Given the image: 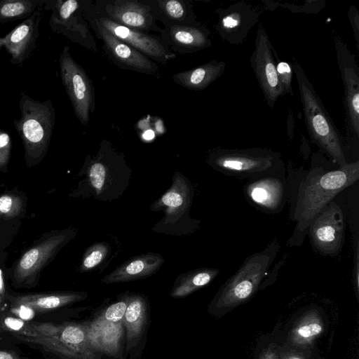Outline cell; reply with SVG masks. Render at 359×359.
<instances>
[{"label": "cell", "mask_w": 359, "mask_h": 359, "mask_svg": "<svg viewBox=\"0 0 359 359\" xmlns=\"http://www.w3.org/2000/svg\"><path fill=\"white\" fill-rule=\"evenodd\" d=\"M111 252V248L108 242L94 243L86 249L78 271L85 273L97 269L107 259Z\"/></svg>", "instance_id": "obj_29"}, {"label": "cell", "mask_w": 359, "mask_h": 359, "mask_svg": "<svg viewBox=\"0 0 359 359\" xmlns=\"http://www.w3.org/2000/svg\"><path fill=\"white\" fill-rule=\"evenodd\" d=\"M194 196V189L188 178L175 172L170 188L150 206L152 211L164 212L152 229L174 236L191 234L198 230L201 221L191 218L189 214Z\"/></svg>", "instance_id": "obj_6"}, {"label": "cell", "mask_w": 359, "mask_h": 359, "mask_svg": "<svg viewBox=\"0 0 359 359\" xmlns=\"http://www.w3.org/2000/svg\"><path fill=\"white\" fill-rule=\"evenodd\" d=\"M334 42L344 86V145L353 147L359 142V67L355 55L339 36H334Z\"/></svg>", "instance_id": "obj_9"}, {"label": "cell", "mask_w": 359, "mask_h": 359, "mask_svg": "<svg viewBox=\"0 0 359 359\" xmlns=\"http://www.w3.org/2000/svg\"><path fill=\"white\" fill-rule=\"evenodd\" d=\"M62 83L80 122L88 125L95 109V90L88 76L65 46L59 59Z\"/></svg>", "instance_id": "obj_10"}, {"label": "cell", "mask_w": 359, "mask_h": 359, "mask_svg": "<svg viewBox=\"0 0 359 359\" xmlns=\"http://www.w3.org/2000/svg\"><path fill=\"white\" fill-rule=\"evenodd\" d=\"M207 163L223 175L249 180L286 170L280 153L259 147L215 149L208 153Z\"/></svg>", "instance_id": "obj_5"}, {"label": "cell", "mask_w": 359, "mask_h": 359, "mask_svg": "<svg viewBox=\"0 0 359 359\" xmlns=\"http://www.w3.org/2000/svg\"><path fill=\"white\" fill-rule=\"evenodd\" d=\"M21 116L13 125L25 149L27 168L39 164L46 156L55 122V110L50 100H36L21 93Z\"/></svg>", "instance_id": "obj_4"}, {"label": "cell", "mask_w": 359, "mask_h": 359, "mask_svg": "<svg viewBox=\"0 0 359 359\" xmlns=\"http://www.w3.org/2000/svg\"><path fill=\"white\" fill-rule=\"evenodd\" d=\"M90 345L97 353L122 359L125 327L123 321L110 323L95 318L84 323Z\"/></svg>", "instance_id": "obj_20"}, {"label": "cell", "mask_w": 359, "mask_h": 359, "mask_svg": "<svg viewBox=\"0 0 359 359\" xmlns=\"http://www.w3.org/2000/svg\"><path fill=\"white\" fill-rule=\"evenodd\" d=\"M219 273L218 269L207 267L182 273L175 279L170 296L185 297L209 284Z\"/></svg>", "instance_id": "obj_26"}, {"label": "cell", "mask_w": 359, "mask_h": 359, "mask_svg": "<svg viewBox=\"0 0 359 359\" xmlns=\"http://www.w3.org/2000/svg\"><path fill=\"white\" fill-rule=\"evenodd\" d=\"M12 150V140L6 131L0 129V171L7 172Z\"/></svg>", "instance_id": "obj_35"}, {"label": "cell", "mask_w": 359, "mask_h": 359, "mask_svg": "<svg viewBox=\"0 0 359 359\" xmlns=\"http://www.w3.org/2000/svg\"><path fill=\"white\" fill-rule=\"evenodd\" d=\"M11 311L17 316V318L26 321L32 320L36 313L31 308L22 305H11Z\"/></svg>", "instance_id": "obj_38"}, {"label": "cell", "mask_w": 359, "mask_h": 359, "mask_svg": "<svg viewBox=\"0 0 359 359\" xmlns=\"http://www.w3.org/2000/svg\"><path fill=\"white\" fill-rule=\"evenodd\" d=\"M280 250L277 238L264 249L245 259L237 271L223 285L213 303L216 307H227L241 303L252 296Z\"/></svg>", "instance_id": "obj_7"}, {"label": "cell", "mask_w": 359, "mask_h": 359, "mask_svg": "<svg viewBox=\"0 0 359 359\" xmlns=\"http://www.w3.org/2000/svg\"><path fill=\"white\" fill-rule=\"evenodd\" d=\"M25 208L24 199L15 194L0 195V218L11 219L22 214Z\"/></svg>", "instance_id": "obj_31"}, {"label": "cell", "mask_w": 359, "mask_h": 359, "mask_svg": "<svg viewBox=\"0 0 359 359\" xmlns=\"http://www.w3.org/2000/svg\"><path fill=\"white\" fill-rule=\"evenodd\" d=\"M165 259L158 253L147 252L136 255L123 262L102 278L105 284L126 283L149 278L164 264Z\"/></svg>", "instance_id": "obj_22"}, {"label": "cell", "mask_w": 359, "mask_h": 359, "mask_svg": "<svg viewBox=\"0 0 359 359\" xmlns=\"http://www.w3.org/2000/svg\"><path fill=\"white\" fill-rule=\"evenodd\" d=\"M5 40L4 37H0V50L4 47Z\"/></svg>", "instance_id": "obj_43"}, {"label": "cell", "mask_w": 359, "mask_h": 359, "mask_svg": "<svg viewBox=\"0 0 359 359\" xmlns=\"http://www.w3.org/2000/svg\"><path fill=\"white\" fill-rule=\"evenodd\" d=\"M274 55L276 58V71L278 79L283 90V95L290 94L293 95L292 81L293 71L291 66L285 61H280L276 52Z\"/></svg>", "instance_id": "obj_34"}, {"label": "cell", "mask_w": 359, "mask_h": 359, "mask_svg": "<svg viewBox=\"0 0 359 359\" xmlns=\"http://www.w3.org/2000/svg\"><path fill=\"white\" fill-rule=\"evenodd\" d=\"M67 359H96L90 345L84 324L65 323L49 337L25 339Z\"/></svg>", "instance_id": "obj_14"}, {"label": "cell", "mask_w": 359, "mask_h": 359, "mask_svg": "<svg viewBox=\"0 0 359 359\" xmlns=\"http://www.w3.org/2000/svg\"><path fill=\"white\" fill-rule=\"evenodd\" d=\"M287 135L290 137H292L294 134V117L292 116V113H289L287 121Z\"/></svg>", "instance_id": "obj_39"}, {"label": "cell", "mask_w": 359, "mask_h": 359, "mask_svg": "<svg viewBox=\"0 0 359 359\" xmlns=\"http://www.w3.org/2000/svg\"><path fill=\"white\" fill-rule=\"evenodd\" d=\"M130 296V293L128 292L122 293L118 296L116 301L102 309L95 318L110 323L123 321L129 303Z\"/></svg>", "instance_id": "obj_30"}, {"label": "cell", "mask_w": 359, "mask_h": 359, "mask_svg": "<svg viewBox=\"0 0 359 359\" xmlns=\"http://www.w3.org/2000/svg\"><path fill=\"white\" fill-rule=\"evenodd\" d=\"M243 190L246 200L257 210L268 214L278 213L289 198L286 170L250 180Z\"/></svg>", "instance_id": "obj_13"}, {"label": "cell", "mask_w": 359, "mask_h": 359, "mask_svg": "<svg viewBox=\"0 0 359 359\" xmlns=\"http://www.w3.org/2000/svg\"><path fill=\"white\" fill-rule=\"evenodd\" d=\"M225 69V62L214 60L191 69L177 73L172 79L184 88L203 90L219 79Z\"/></svg>", "instance_id": "obj_25"}, {"label": "cell", "mask_w": 359, "mask_h": 359, "mask_svg": "<svg viewBox=\"0 0 359 359\" xmlns=\"http://www.w3.org/2000/svg\"><path fill=\"white\" fill-rule=\"evenodd\" d=\"M157 3L165 15L172 20L182 21L187 16L186 6L180 1H158Z\"/></svg>", "instance_id": "obj_33"}, {"label": "cell", "mask_w": 359, "mask_h": 359, "mask_svg": "<svg viewBox=\"0 0 359 359\" xmlns=\"http://www.w3.org/2000/svg\"><path fill=\"white\" fill-rule=\"evenodd\" d=\"M287 359H302V358L299 357L295 356V355H292V356L287 358Z\"/></svg>", "instance_id": "obj_44"}, {"label": "cell", "mask_w": 359, "mask_h": 359, "mask_svg": "<svg viewBox=\"0 0 359 359\" xmlns=\"http://www.w3.org/2000/svg\"><path fill=\"white\" fill-rule=\"evenodd\" d=\"M255 45L250 63L265 101L272 109L278 98L283 95V90L276 71V61L274 55L276 51L262 24L259 25L257 30Z\"/></svg>", "instance_id": "obj_11"}, {"label": "cell", "mask_w": 359, "mask_h": 359, "mask_svg": "<svg viewBox=\"0 0 359 359\" xmlns=\"http://www.w3.org/2000/svg\"><path fill=\"white\" fill-rule=\"evenodd\" d=\"M168 32L172 43L187 50H199L212 44L209 31L201 27L175 25Z\"/></svg>", "instance_id": "obj_27"}, {"label": "cell", "mask_w": 359, "mask_h": 359, "mask_svg": "<svg viewBox=\"0 0 359 359\" xmlns=\"http://www.w3.org/2000/svg\"><path fill=\"white\" fill-rule=\"evenodd\" d=\"M80 6L76 0H45L43 5V9L52 11L49 25L53 31L87 47L90 32L80 14Z\"/></svg>", "instance_id": "obj_16"}, {"label": "cell", "mask_w": 359, "mask_h": 359, "mask_svg": "<svg viewBox=\"0 0 359 359\" xmlns=\"http://www.w3.org/2000/svg\"><path fill=\"white\" fill-rule=\"evenodd\" d=\"M6 289L4 282V278L2 276V272L0 270V307H1V304L6 298Z\"/></svg>", "instance_id": "obj_41"}, {"label": "cell", "mask_w": 359, "mask_h": 359, "mask_svg": "<svg viewBox=\"0 0 359 359\" xmlns=\"http://www.w3.org/2000/svg\"><path fill=\"white\" fill-rule=\"evenodd\" d=\"M308 231L313 248L324 256H334L342 247L345 234L344 212L334 200L310 224Z\"/></svg>", "instance_id": "obj_12"}, {"label": "cell", "mask_w": 359, "mask_h": 359, "mask_svg": "<svg viewBox=\"0 0 359 359\" xmlns=\"http://www.w3.org/2000/svg\"><path fill=\"white\" fill-rule=\"evenodd\" d=\"M348 18L353 31L356 41L357 49H359V11L355 6H350L348 11Z\"/></svg>", "instance_id": "obj_37"}, {"label": "cell", "mask_w": 359, "mask_h": 359, "mask_svg": "<svg viewBox=\"0 0 359 359\" xmlns=\"http://www.w3.org/2000/svg\"><path fill=\"white\" fill-rule=\"evenodd\" d=\"M45 0H0V24L27 18Z\"/></svg>", "instance_id": "obj_28"}, {"label": "cell", "mask_w": 359, "mask_h": 359, "mask_svg": "<svg viewBox=\"0 0 359 359\" xmlns=\"http://www.w3.org/2000/svg\"><path fill=\"white\" fill-rule=\"evenodd\" d=\"M359 178V161L328 168L312 158L311 167L303 172L297 187L289 191L290 217L295 228L288 245H300L308 229L321 210L341 191Z\"/></svg>", "instance_id": "obj_1"}, {"label": "cell", "mask_w": 359, "mask_h": 359, "mask_svg": "<svg viewBox=\"0 0 359 359\" xmlns=\"http://www.w3.org/2000/svg\"><path fill=\"white\" fill-rule=\"evenodd\" d=\"M111 21L126 27L142 31L154 27L151 8L137 1L118 0L109 1L104 8Z\"/></svg>", "instance_id": "obj_21"}, {"label": "cell", "mask_w": 359, "mask_h": 359, "mask_svg": "<svg viewBox=\"0 0 359 359\" xmlns=\"http://www.w3.org/2000/svg\"><path fill=\"white\" fill-rule=\"evenodd\" d=\"M77 175L81 180L69 197L111 201L128 189L132 170L123 156L104 140L95 156L86 157Z\"/></svg>", "instance_id": "obj_2"}, {"label": "cell", "mask_w": 359, "mask_h": 359, "mask_svg": "<svg viewBox=\"0 0 359 359\" xmlns=\"http://www.w3.org/2000/svg\"><path fill=\"white\" fill-rule=\"evenodd\" d=\"M322 331V326L317 323H311L300 326L297 334L300 338L309 339L318 335Z\"/></svg>", "instance_id": "obj_36"}, {"label": "cell", "mask_w": 359, "mask_h": 359, "mask_svg": "<svg viewBox=\"0 0 359 359\" xmlns=\"http://www.w3.org/2000/svg\"><path fill=\"white\" fill-rule=\"evenodd\" d=\"M77 234V229L69 227L54 230L43 235L17 261L12 279L16 287H28L39 279L41 271Z\"/></svg>", "instance_id": "obj_8"}, {"label": "cell", "mask_w": 359, "mask_h": 359, "mask_svg": "<svg viewBox=\"0 0 359 359\" xmlns=\"http://www.w3.org/2000/svg\"><path fill=\"white\" fill-rule=\"evenodd\" d=\"M215 29L220 38L231 45L243 43L250 31L258 23L261 10L252 4L240 1L217 10Z\"/></svg>", "instance_id": "obj_15"}, {"label": "cell", "mask_w": 359, "mask_h": 359, "mask_svg": "<svg viewBox=\"0 0 359 359\" xmlns=\"http://www.w3.org/2000/svg\"><path fill=\"white\" fill-rule=\"evenodd\" d=\"M261 359H277L276 357L271 352L266 353Z\"/></svg>", "instance_id": "obj_42"}, {"label": "cell", "mask_w": 359, "mask_h": 359, "mask_svg": "<svg viewBox=\"0 0 359 359\" xmlns=\"http://www.w3.org/2000/svg\"><path fill=\"white\" fill-rule=\"evenodd\" d=\"M0 309H1V307H0Z\"/></svg>", "instance_id": "obj_45"}, {"label": "cell", "mask_w": 359, "mask_h": 359, "mask_svg": "<svg viewBox=\"0 0 359 359\" xmlns=\"http://www.w3.org/2000/svg\"><path fill=\"white\" fill-rule=\"evenodd\" d=\"M87 296L86 292L62 291L6 295V297L11 305L28 306L36 312L59 309L83 300Z\"/></svg>", "instance_id": "obj_23"}, {"label": "cell", "mask_w": 359, "mask_h": 359, "mask_svg": "<svg viewBox=\"0 0 359 359\" xmlns=\"http://www.w3.org/2000/svg\"><path fill=\"white\" fill-rule=\"evenodd\" d=\"M97 20L114 36L133 47L149 59L165 63L175 57V53L170 52L165 46L151 36L118 25L104 16Z\"/></svg>", "instance_id": "obj_18"}, {"label": "cell", "mask_w": 359, "mask_h": 359, "mask_svg": "<svg viewBox=\"0 0 359 359\" xmlns=\"http://www.w3.org/2000/svg\"><path fill=\"white\" fill-rule=\"evenodd\" d=\"M292 69L296 76L304 118L312 141L322 152L338 165L348 163L344 140L335 127L313 84L304 70L294 59Z\"/></svg>", "instance_id": "obj_3"}, {"label": "cell", "mask_w": 359, "mask_h": 359, "mask_svg": "<svg viewBox=\"0 0 359 359\" xmlns=\"http://www.w3.org/2000/svg\"><path fill=\"white\" fill-rule=\"evenodd\" d=\"M43 8V6L38 8L29 17L4 36V47L11 56V64L20 65L24 62L34 50L39 36V25Z\"/></svg>", "instance_id": "obj_19"}, {"label": "cell", "mask_w": 359, "mask_h": 359, "mask_svg": "<svg viewBox=\"0 0 359 359\" xmlns=\"http://www.w3.org/2000/svg\"><path fill=\"white\" fill-rule=\"evenodd\" d=\"M0 359H22L13 351L0 350Z\"/></svg>", "instance_id": "obj_40"}, {"label": "cell", "mask_w": 359, "mask_h": 359, "mask_svg": "<svg viewBox=\"0 0 359 359\" xmlns=\"http://www.w3.org/2000/svg\"><path fill=\"white\" fill-rule=\"evenodd\" d=\"M147 298L138 293H130L123 323L126 330V349L132 351L142 341L146 332L149 317Z\"/></svg>", "instance_id": "obj_24"}, {"label": "cell", "mask_w": 359, "mask_h": 359, "mask_svg": "<svg viewBox=\"0 0 359 359\" xmlns=\"http://www.w3.org/2000/svg\"><path fill=\"white\" fill-rule=\"evenodd\" d=\"M265 6L273 11L278 7L290 10L292 13H316L325 6V2L320 0H309L303 1V4H290L272 1H263Z\"/></svg>", "instance_id": "obj_32"}, {"label": "cell", "mask_w": 359, "mask_h": 359, "mask_svg": "<svg viewBox=\"0 0 359 359\" xmlns=\"http://www.w3.org/2000/svg\"><path fill=\"white\" fill-rule=\"evenodd\" d=\"M93 25L97 36L102 41L109 57L121 68L153 74L158 71V65L142 53L121 41L107 30L97 19Z\"/></svg>", "instance_id": "obj_17"}]
</instances>
